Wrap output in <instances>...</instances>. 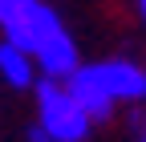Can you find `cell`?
I'll return each instance as SVG.
<instances>
[{
  "mask_svg": "<svg viewBox=\"0 0 146 142\" xmlns=\"http://www.w3.org/2000/svg\"><path fill=\"white\" fill-rule=\"evenodd\" d=\"M138 12H142V16H146V0H138Z\"/></svg>",
  "mask_w": 146,
  "mask_h": 142,
  "instance_id": "cell-9",
  "label": "cell"
},
{
  "mask_svg": "<svg viewBox=\"0 0 146 142\" xmlns=\"http://www.w3.org/2000/svg\"><path fill=\"white\" fill-rule=\"evenodd\" d=\"M36 65H41V73L53 77V81H69L73 73H77V45L69 41V33H57L41 53H36Z\"/></svg>",
  "mask_w": 146,
  "mask_h": 142,
  "instance_id": "cell-4",
  "label": "cell"
},
{
  "mask_svg": "<svg viewBox=\"0 0 146 142\" xmlns=\"http://www.w3.org/2000/svg\"><path fill=\"white\" fill-rule=\"evenodd\" d=\"M102 73H106V81H110V90H114L118 102L146 98V69H138L130 61H102Z\"/></svg>",
  "mask_w": 146,
  "mask_h": 142,
  "instance_id": "cell-5",
  "label": "cell"
},
{
  "mask_svg": "<svg viewBox=\"0 0 146 142\" xmlns=\"http://www.w3.org/2000/svg\"><path fill=\"white\" fill-rule=\"evenodd\" d=\"M57 33H65V29H61V16L53 12L49 4H41V0H36V4L21 16V21H12V25L4 29V37H8L12 45H21L25 53H33V57H36V53H41L53 37H57Z\"/></svg>",
  "mask_w": 146,
  "mask_h": 142,
  "instance_id": "cell-2",
  "label": "cell"
},
{
  "mask_svg": "<svg viewBox=\"0 0 146 142\" xmlns=\"http://www.w3.org/2000/svg\"><path fill=\"white\" fill-rule=\"evenodd\" d=\"M0 77H4L8 85H16V90L33 85V81H36V57L25 53L21 45L4 41V45H0Z\"/></svg>",
  "mask_w": 146,
  "mask_h": 142,
  "instance_id": "cell-6",
  "label": "cell"
},
{
  "mask_svg": "<svg viewBox=\"0 0 146 142\" xmlns=\"http://www.w3.org/2000/svg\"><path fill=\"white\" fill-rule=\"evenodd\" d=\"M65 85H69V94L81 102V110L94 122L110 118V110H114V102H118L114 90H110V81H106V73H102V65H81Z\"/></svg>",
  "mask_w": 146,
  "mask_h": 142,
  "instance_id": "cell-3",
  "label": "cell"
},
{
  "mask_svg": "<svg viewBox=\"0 0 146 142\" xmlns=\"http://www.w3.org/2000/svg\"><path fill=\"white\" fill-rule=\"evenodd\" d=\"M33 142H53V138H49L45 130H36V134H33Z\"/></svg>",
  "mask_w": 146,
  "mask_h": 142,
  "instance_id": "cell-8",
  "label": "cell"
},
{
  "mask_svg": "<svg viewBox=\"0 0 146 142\" xmlns=\"http://www.w3.org/2000/svg\"><path fill=\"white\" fill-rule=\"evenodd\" d=\"M33 4H36V0H0V29H8L12 21H21Z\"/></svg>",
  "mask_w": 146,
  "mask_h": 142,
  "instance_id": "cell-7",
  "label": "cell"
},
{
  "mask_svg": "<svg viewBox=\"0 0 146 142\" xmlns=\"http://www.w3.org/2000/svg\"><path fill=\"white\" fill-rule=\"evenodd\" d=\"M36 102H41V130L53 142H85L94 118L81 110V102L69 94V85L53 81V77H41Z\"/></svg>",
  "mask_w": 146,
  "mask_h": 142,
  "instance_id": "cell-1",
  "label": "cell"
}]
</instances>
